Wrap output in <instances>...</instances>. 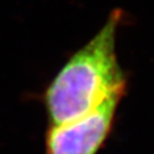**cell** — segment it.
Returning a JSON list of instances; mask_svg holds the SVG:
<instances>
[{
    "instance_id": "2",
    "label": "cell",
    "mask_w": 154,
    "mask_h": 154,
    "mask_svg": "<svg viewBox=\"0 0 154 154\" xmlns=\"http://www.w3.org/2000/svg\"><path fill=\"white\" fill-rule=\"evenodd\" d=\"M123 96L109 97L78 119L51 125L45 137L46 154H98L113 129Z\"/></svg>"
},
{
    "instance_id": "1",
    "label": "cell",
    "mask_w": 154,
    "mask_h": 154,
    "mask_svg": "<svg viewBox=\"0 0 154 154\" xmlns=\"http://www.w3.org/2000/svg\"><path fill=\"white\" fill-rule=\"evenodd\" d=\"M123 11L114 10L91 39L61 67L45 89L43 100L51 125L90 113L109 97L124 95L126 76L117 55Z\"/></svg>"
}]
</instances>
